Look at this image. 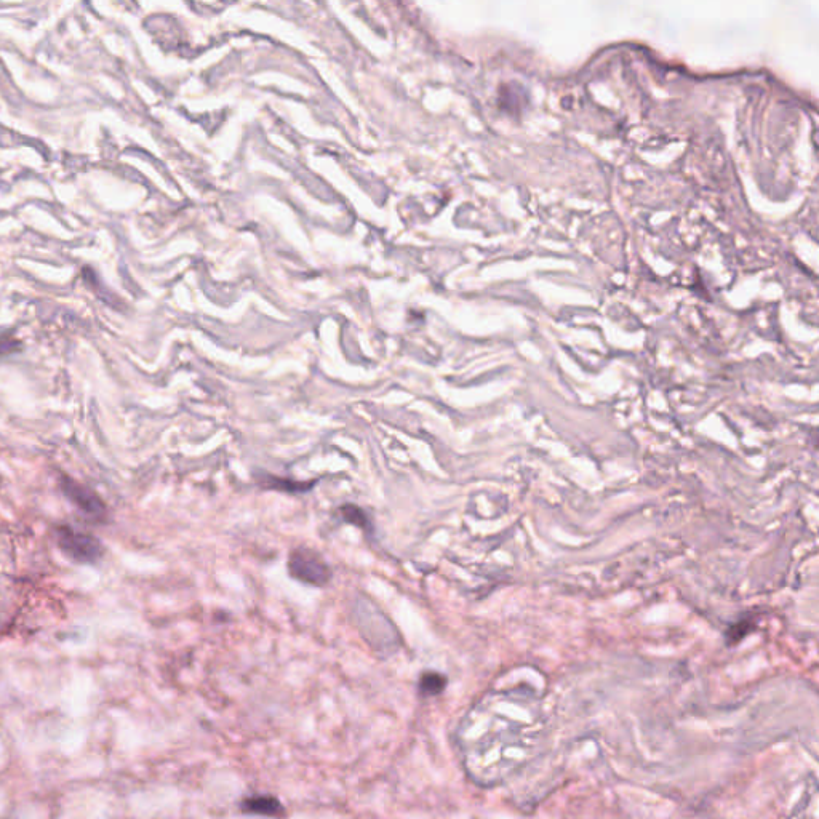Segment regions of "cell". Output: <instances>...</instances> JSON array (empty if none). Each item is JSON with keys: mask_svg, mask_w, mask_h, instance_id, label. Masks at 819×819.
Masks as SVG:
<instances>
[{"mask_svg": "<svg viewBox=\"0 0 819 819\" xmlns=\"http://www.w3.org/2000/svg\"><path fill=\"white\" fill-rule=\"evenodd\" d=\"M447 687V677L439 672H424L420 679V692L426 696H436L444 692Z\"/></svg>", "mask_w": 819, "mask_h": 819, "instance_id": "obj_9", "label": "cell"}, {"mask_svg": "<svg viewBox=\"0 0 819 819\" xmlns=\"http://www.w3.org/2000/svg\"><path fill=\"white\" fill-rule=\"evenodd\" d=\"M258 484H260L261 487L268 488V490H277V492L292 493V495H295V493H308L309 490L317 484V480L298 482V480L282 479V477L261 474V476H258Z\"/></svg>", "mask_w": 819, "mask_h": 819, "instance_id": "obj_5", "label": "cell"}, {"mask_svg": "<svg viewBox=\"0 0 819 819\" xmlns=\"http://www.w3.org/2000/svg\"><path fill=\"white\" fill-rule=\"evenodd\" d=\"M245 812L256 813V815L274 816L280 812V804L274 797H252L247 799L242 805Z\"/></svg>", "mask_w": 819, "mask_h": 819, "instance_id": "obj_6", "label": "cell"}, {"mask_svg": "<svg viewBox=\"0 0 819 819\" xmlns=\"http://www.w3.org/2000/svg\"><path fill=\"white\" fill-rule=\"evenodd\" d=\"M55 538L64 556H68L77 564H95L103 556L100 541L79 528L60 525L55 528Z\"/></svg>", "mask_w": 819, "mask_h": 819, "instance_id": "obj_2", "label": "cell"}, {"mask_svg": "<svg viewBox=\"0 0 819 819\" xmlns=\"http://www.w3.org/2000/svg\"><path fill=\"white\" fill-rule=\"evenodd\" d=\"M15 344L16 341L12 340V338H4V336H2V338H0V356L15 351Z\"/></svg>", "mask_w": 819, "mask_h": 819, "instance_id": "obj_11", "label": "cell"}, {"mask_svg": "<svg viewBox=\"0 0 819 819\" xmlns=\"http://www.w3.org/2000/svg\"><path fill=\"white\" fill-rule=\"evenodd\" d=\"M548 716L530 696L488 695L464 714L455 744L472 783L492 788L532 762L548 736Z\"/></svg>", "mask_w": 819, "mask_h": 819, "instance_id": "obj_1", "label": "cell"}, {"mask_svg": "<svg viewBox=\"0 0 819 819\" xmlns=\"http://www.w3.org/2000/svg\"><path fill=\"white\" fill-rule=\"evenodd\" d=\"M816 804H818V788H816V781L813 780L812 792L807 789V796L802 797L791 819H818Z\"/></svg>", "mask_w": 819, "mask_h": 819, "instance_id": "obj_8", "label": "cell"}, {"mask_svg": "<svg viewBox=\"0 0 819 819\" xmlns=\"http://www.w3.org/2000/svg\"><path fill=\"white\" fill-rule=\"evenodd\" d=\"M340 514L344 522L356 525V527L362 528L365 532H372V522L368 519L367 512L359 508L357 504H344V506L340 508Z\"/></svg>", "mask_w": 819, "mask_h": 819, "instance_id": "obj_7", "label": "cell"}, {"mask_svg": "<svg viewBox=\"0 0 819 819\" xmlns=\"http://www.w3.org/2000/svg\"><path fill=\"white\" fill-rule=\"evenodd\" d=\"M749 631H751V624H749V621H740V623L735 624V626L728 629V642H730V644L740 642V640L743 639V637L746 636Z\"/></svg>", "mask_w": 819, "mask_h": 819, "instance_id": "obj_10", "label": "cell"}, {"mask_svg": "<svg viewBox=\"0 0 819 819\" xmlns=\"http://www.w3.org/2000/svg\"><path fill=\"white\" fill-rule=\"evenodd\" d=\"M288 572L301 583L322 588L332 580V568L320 554L308 548H298L288 557Z\"/></svg>", "mask_w": 819, "mask_h": 819, "instance_id": "obj_3", "label": "cell"}, {"mask_svg": "<svg viewBox=\"0 0 819 819\" xmlns=\"http://www.w3.org/2000/svg\"><path fill=\"white\" fill-rule=\"evenodd\" d=\"M60 484L64 496L88 519L95 522H103L106 519V504L93 490L69 477H61Z\"/></svg>", "mask_w": 819, "mask_h": 819, "instance_id": "obj_4", "label": "cell"}]
</instances>
